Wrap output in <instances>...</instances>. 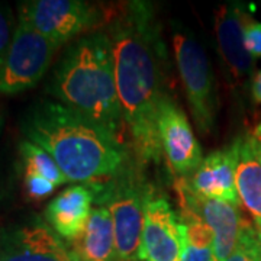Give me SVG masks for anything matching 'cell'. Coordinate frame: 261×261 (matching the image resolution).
Here are the masks:
<instances>
[{"label":"cell","instance_id":"cell-11","mask_svg":"<svg viewBox=\"0 0 261 261\" xmlns=\"http://www.w3.org/2000/svg\"><path fill=\"white\" fill-rule=\"evenodd\" d=\"M0 261H79L48 225L41 221L0 231Z\"/></svg>","mask_w":261,"mask_h":261},{"label":"cell","instance_id":"cell-19","mask_svg":"<svg viewBox=\"0 0 261 261\" xmlns=\"http://www.w3.org/2000/svg\"><path fill=\"white\" fill-rule=\"evenodd\" d=\"M226 261H261V243L252 225H244L240 241Z\"/></svg>","mask_w":261,"mask_h":261},{"label":"cell","instance_id":"cell-15","mask_svg":"<svg viewBox=\"0 0 261 261\" xmlns=\"http://www.w3.org/2000/svg\"><path fill=\"white\" fill-rule=\"evenodd\" d=\"M71 244L79 261H118L109 209L103 205L93 207L83 233Z\"/></svg>","mask_w":261,"mask_h":261},{"label":"cell","instance_id":"cell-13","mask_svg":"<svg viewBox=\"0 0 261 261\" xmlns=\"http://www.w3.org/2000/svg\"><path fill=\"white\" fill-rule=\"evenodd\" d=\"M237 144L206 155L200 166L185 177L189 187L197 195L240 207L237 190Z\"/></svg>","mask_w":261,"mask_h":261},{"label":"cell","instance_id":"cell-2","mask_svg":"<svg viewBox=\"0 0 261 261\" xmlns=\"http://www.w3.org/2000/svg\"><path fill=\"white\" fill-rule=\"evenodd\" d=\"M22 130L27 140L54 159L67 181L103 185L129 163L123 141L54 100L32 106L22 121Z\"/></svg>","mask_w":261,"mask_h":261},{"label":"cell","instance_id":"cell-3","mask_svg":"<svg viewBox=\"0 0 261 261\" xmlns=\"http://www.w3.org/2000/svg\"><path fill=\"white\" fill-rule=\"evenodd\" d=\"M47 92L58 103L123 138L126 125L116 90L112 44L105 31L77 38L67 48Z\"/></svg>","mask_w":261,"mask_h":261},{"label":"cell","instance_id":"cell-18","mask_svg":"<svg viewBox=\"0 0 261 261\" xmlns=\"http://www.w3.org/2000/svg\"><path fill=\"white\" fill-rule=\"evenodd\" d=\"M19 145H20L19 147L20 157L25 163V171L42 176L57 187L68 183L58 164L45 149L38 147L37 144L31 142L29 140H23Z\"/></svg>","mask_w":261,"mask_h":261},{"label":"cell","instance_id":"cell-7","mask_svg":"<svg viewBox=\"0 0 261 261\" xmlns=\"http://www.w3.org/2000/svg\"><path fill=\"white\" fill-rule=\"evenodd\" d=\"M19 16L60 48L82 32L103 23L105 15L82 0H32L19 6Z\"/></svg>","mask_w":261,"mask_h":261},{"label":"cell","instance_id":"cell-1","mask_svg":"<svg viewBox=\"0 0 261 261\" xmlns=\"http://www.w3.org/2000/svg\"><path fill=\"white\" fill-rule=\"evenodd\" d=\"M103 23L112 44L116 90L121 103L130 149L140 166L159 163V106L161 90V39L152 6L126 2L109 13Z\"/></svg>","mask_w":261,"mask_h":261},{"label":"cell","instance_id":"cell-9","mask_svg":"<svg viewBox=\"0 0 261 261\" xmlns=\"http://www.w3.org/2000/svg\"><path fill=\"white\" fill-rule=\"evenodd\" d=\"M181 211L197 216L214 233L215 255L218 261H226L232 254L244 225L247 224L237 206L212 200L195 193L185 178H178L176 183Z\"/></svg>","mask_w":261,"mask_h":261},{"label":"cell","instance_id":"cell-16","mask_svg":"<svg viewBox=\"0 0 261 261\" xmlns=\"http://www.w3.org/2000/svg\"><path fill=\"white\" fill-rule=\"evenodd\" d=\"M237 144V190L240 200L255 222H261V160L252 135L248 132L235 140Z\"/></svg>","mask_w":261,"mask_h":261},{"label":"cell","instance_id":"cell-12","mask_svg":"<svg viewBox=\"0 0 261 261\" xmlns=\"http://www.w3.org/2000/svg\"><path fill=\"white\" fill-rule=\"evenodd\" d=\"M183 238L178 216L163 196H149L141 238L140 261H181Z\"/></svg>","mask_w":261,"mask_h":261},{"label":"cell","instance_id":"cell-23","mask_svg":"<svg viewBox=\"0 0 261 261\" xmlns=\"http://www.w3.org/2000/svg\"><path fill=\"white\" fill-rule=\"evenodd\" d=\"M251 94L252 99L257 103H261V70L255 71V74L251 80Z\"/></svg>","mask_w":261,"mask_h":261},{"label":"cell","instance_id":"cell-6","mask_svg":"<svg viewBox=\"0 0 261 261\" xmlns=\"http://www.w3.org/2000/svg\"><path fill=\"white\" fill-rule=\"evenodd\" d=\"M173 45L192 116L200 134L207 135L216 122V96L209 60L203 47L189 31L174 29Z\"/></svg>","mask_w":261,"mask_h":261},{"label":"cell","instance_id":"cell-4","mask_svg":"<svg viewBox=\"0 0 261 261\" xmlns=\"http://www.w3.org/2000/svg\"><path fill=\"white\" fill-rule=\"evenodd\" d=\"M141 166L132 159L103 185L92 186L94 199L111 212L118 261H140L145 207L152 189L144 181Z\"/></svg>","mask_w":261,"mask_h":261},{"label":"cell","instance_id":"cell-24","mask_svg":"<svg viewBox=\"0 0 261 261\" xmlns=\"http://www.w3.org/2000/svg\"><path fill=\"white\" fill-rule=\"evenodd\" d=\"M252 135V140H254V145H255V151H257V155L261 160V123L255 126V129L250 132Z\"/></svg>","mask_w":261,"mask_h":261},{"label":"cell","instance_id":"cell-20","mask_svg":"<svg viewBox=\"0 0 261 261\" xmlns=\"http://www.w3.org/2000/svg\"><path fill=\"white\" fill-rule=\"evenodd\" d=\"M56 185H53L51 181H48L47 178L42 176H38L35 173H28L25 171L23 176V192L25 196L32 202H39L42 199H45L49 195H53V192L56 190Z\"/></svg>","mask_w":261,"mask_h":261},{"label":"cell","instance_id":"cell-10","mask_svg":"<svg viewBox=\"0 0 261 261\" xmlns=\"http://www.w3.org/2000/svg\"><path fill=\"white\" fill-rule=\"evenodd\" d=\"M248 18L243 6L224 5L215 12V35L218 54L228 84L237 89L254 77V58L244 45V23Z\"/></svg>","mask_w":261,"mask_h":261},{"label":"cell","instance_id":"cell-14","mask_svg":"<svg viewBox=\"0 0 261 261\" xmlns=\"http://www.w3.org/2000/svg\"><path fill=\"white\" fill-rule=\"evenodd\" d=\"M94 193L92 186H71L48 203L45 221L48 226L67 243H74L83 233L92 214Z\"/></svg>","mask_w":261,"mask_h":261},{"label":"cell","instance_id":"cell-22","mask_svg":"<svg viewBox=\"0 0 261 261\" xmlns=\"http://www.w3.org/2000/svg\"><path fill=\"white\" fill-rule=\"evenodd\" d=\"M13 15L9 6L0 3V57L8 49L13 32Z\"/></svg>","mask_w":261,"mask_h":261},{"label":"cell","instance_id":"cell-21","mask_svg":"<svg viewBox=\"0 0 261 261\" xmlns=\"http://www.w3.org/2000/svg\"><path fill=\"white\" fill-rule=\"evenodd\" d=\"M244 45L254 60L261 58V22L254 20L251 16L244 23Z\"/></svg>","mask_w":261,"mask_h":261},{"label":"cell","instance_id":"cell-25","mask_svg":"<svg viewBox=\"0 0 261 261\" xmlns=\"http://www.w3.org/2000/svg\"><path fill=\"white\" fill-rule=\"evenodd\" d=\"M254 228H255V232L258 235V240H260L261 243V222H255L254 221Z\"/></svg>","mask_w":261,"mask_h":261},{"label":"cell","instance_id":"cell-8","mask_svg":"<svg viewBox=\"0 0 261 261\" xmlns=\"http://www.w3.org/2000/svg\"><path fill=\"white\" fill-rule=\"evenodd\" d=\"M163 157L170 170L180 178L189 177L203 161V154L185 111L164 94L157 118Z\"/></svg>","mask_w":261,"mask_h":261},{"label":"cell","instance_id":"cell-5","mask_svg":"<svg viewBox=\"0 0 261 261\" xmlns=\"http://www.w3.org/2000/svg\"><path fill=\"white\" fill-rule=\"evenodd\" d=\"M57 49L53 41L19 16L9 47L0 57V93L16 94L32 89L45 75Z\"/></svg>","mask_w":261,"mask_h":261},{"label":"cell","instance_id":"cell-17","mask_svg":"<svg viewBox=\"0 0 261 261\" xmlns=\"http://www.w3.org/2000/svg\"><path fill=\"white\" fill-rule=\"evenodd\" d=\"M178 216L183 238L181 261H218L212 231L190 212L181 211Z\"/></svg>","mask_w":261,"mask_h":261}]
</instances>
